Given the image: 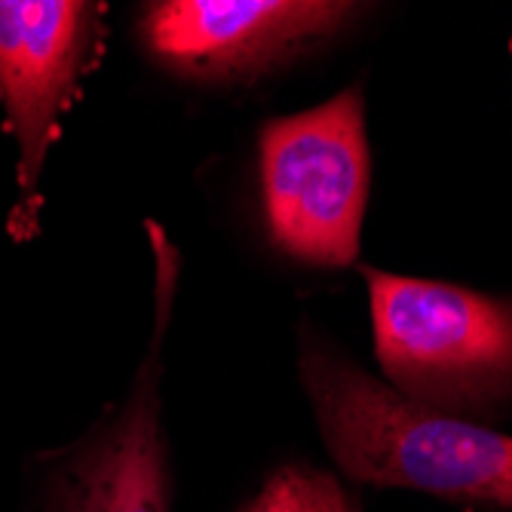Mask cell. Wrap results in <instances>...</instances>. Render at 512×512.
Returning <instances> with one entry per match:
<instances>
[{
  "label": "cell",
  "mask_w": 512,
  "mask_h": 512,
  "mask_svg": "<svg viewBox=\"0 0 512 512\" xmlns=\"http://www.w3.org/2000/svg\"><path fill=\"white\" fill-rule=\"evenodd\" d=\"M375 347L390 387L445 414L512 399V301L365 267Z\"/></svg>",
  "instance_id": "7a4b0ae2"
},
{
  "label": "cell",
  "mask_w": 512,
  "mask_h": 512,
  "mask_svg": "<svg viewBox=\"0 0 512 512\" xmlns=\"http://www.w3.org/2000/svg\"><path fill=\"white\" fill-rule=\"evenodd\" d=\"M240 512H359V503L332 473L286 463L264 479Z\"/></svg>",
  "instance_id": "52a82bcc"
},
{
  "label": "cell",
  "mask_w": 512,
  "mask_h": 512,
  "mask_svg": "<svg viewBox=\"0 0 512 512\" xmlns=\"http://www.w3.org/2000/svg\"><path fill=\"white\" fill-rule=\"evenodd\" d=\"M157 243V335L126 405L62 457L46 479L43 512H172L169 451L160 427V341L175 295V249L160 227Z\"/></svg>",
  "instance_id": "5b68a950"
},
{
  "label": "cell",
  "mask_w": 512,
  "mask_h": 512,
  "mask_svg": "<svg viewBox=\"0 0 512 512\" xmlns=\"http://www.w3.org/2000/svg\"><path fill=\"white\" fill-rule=\"evenodd\" d=\"M102 10L74 0H0V102L19 138V237L34 230L40 169L59 117L99 56Z\"/></svg>",
  "instance_id": "277c9868"
},
{
  "label": "cell",
  "mask_w": 512,
  "mask_h": 512,
  "mask_svg": "<svg viewBox=\"0 0 512 512\" xmlns=\"http://www.w3.org/2000/svg\"><path fill=\"white\" fill-rule=\"evenodd\" d=\"M362 92L283 117L261 132V188L273 243L316 267H347L368 203Z\"/></svg>",
  "instance_id": "3957f363"
},
{
  "label": "cell",
  "mask_w": 512,
  "mask_h": 512,
  "mask_svg": "<svg viewBox=\"0 0 512 512\" xmlns=\"http://www.w3.org/2000/svg\"><path fill=\"white\" fill-rule=\"evenodd\" d=\"M350 10L313 0H166L145 7L142 37L151 56L181 74L237 77L338 31Z\"/></svg>",
  "instance_id": "8992f818"
},
{
  "label": "cell",
  "mask_w": 512,
  "mask_h": 512,
  "mask_svg": "<svg viewBox=\"0 0 512 512\" xmlns=\"http://www.w3.org/2000/svg\"><path fill=\"white\" fill-rule=\"evenodd\" d=\"M301 381L319 433L347 476L512 509V436L417 405L322 341H304Z\"/></svg>",
  "instance_id": "6da1fadb"
}]
</instances>
